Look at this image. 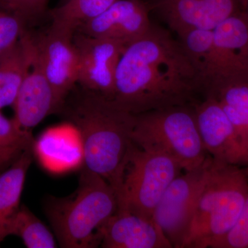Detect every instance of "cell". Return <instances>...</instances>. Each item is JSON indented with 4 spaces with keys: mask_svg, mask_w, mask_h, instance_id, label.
Segmentation results:
<instances>
[{
    "mask_svg": "<svg viewBox=\"0 0 248 248\" xmlns=\"http://www.w3.org/2000/svg\"><path fill=\"white\" fill-rule=\"evenodd\" d=\"M248 197L247 170L211 157L184 248H211L234 226Z\"/></svg>",
    "mask_w": 248,
    "mask_h": 248,
    "instance_id": "277c9868",
    "label": "cell"
},
{
    "mask_svg": "<svg viewBox=\"0 0 248 248\" xmlns=\"http://www.w3.org/2000/svg\"><path fill=\"white\" fill-rule=\"evenodd\" d=\"M73 40L79 59L78 84L110 99L117 66L126 46L79 32H75Z\"/></svg>",
    "mask_w": 248,
    "mask_h": 248,
    "instance_id": "8fae6325",
    "label": "cell"
},
{
    "mask_svg": "<svg viewBox=\"0 0 248 248\" xmlns=\"http://www.w3.org/2000/svg\"><path fill=\"white\" fill-rule=\"evenodd\" d=\"M202 93L198 76L179 40L152 26L126 46L116 71L109 100L133 115L195 104Z\"/></svg>",
    "mask_w": 248,
    "mask_h": 248,
    "instance_id": "6da1fadb",
    "label": "cell"
},
{
    "mask_svg": "<svg viewBox=\"0 0 248 248\" xmlns=\"http://www.w3.org/2000/svg\"><path fill=\"white\" fill-rule=\"evenodd\" d=\"M116 0H65L50 12L52 24L76 32L106 11Z\"/></svg>",
    "mask_w": 248,
    "mask_h": 248,
    "instance_id": "d6986e66",
    "label": "cell"
},
{
    "mask_svg": "<svg viewBox=\"0 0 248 248\" xmlns=\"http://www.w3.org/2000/svg\"><path fill=\"white\" fill-rule=\"evenodd\" d=\"M11 235L19 236L29 248H56L53 235L30 210L22 205L15 218Z\"/></svg>",
    "mask_w": 248,
    "mask_h": 248,
    "instance_id": "7402d4cb",
    "label": "cell"
},
{
    "mask_svg": "<svg viewBox=\"0 0 248 248\" xmlns=\"http://www.w3.org/2000/svg\"><path fill=\"white\" fill-rule=\"evenodd\" d=\"M34 143L31 132L22 130L14 119L9 120L0 112V174Z\"/></svg>",
    "mask_w": 248,
    "mask_h": 248,
    "instance_id": "44dd1931",
    "label": "cell"
},
{
    "mask_svg": "<svg viewBox=\"0 0 248 248\" xmlns=\"http://www.w3.org/2000/svg\"><path fill=\"white\" fill-rule=\"evenodd\" d=\"M117 210L113 187L86 169L74 193L66 198H53L46 208L60 246L66 248L100 246L101 229Z\"/></svg>",
    "mask_w": 248,
    "mask_h": 248,
    "instance_id": "3957f363",
    "label": "cell"
},
{
    "mask_svg": "<svg viewBox=\"0 0 248 248\" xmlns=\"http://www.w3.org/2000/svg\"><path fill=\"white\" fill-rule=\"evenodd\" d=\"M34 48V36L27 31L17 45L0 57V110L14 107L27 76Z\"/></svg>",
    "mask_w": 248,
    "mask_h": 248,
    "instance_id": "e0dca14e",
    "label": "cell"
},
{
    "mask_svg": "<svg viewBox=\"0 0 248 248\" xmlns=\"http://www.w3.org/2000/svg\"><path fill=\"white\" fill-rule=\"evenodd\" d=\"M104 248H172L164 232L153 219L117 210L100 231Z\"/></svg>",
    "mask_w": 248,
    "mask_h": 248,
    "instance_id": "9a60e30c",
    "label": "cell"
},
{
    "mask_svg": "<svg viewBox=\"0 0 248 248\" xmlns=\"http://www.w3.org/2000/svg\"><path fill=\"white\" fill-rule=\"evenodd\" d=\"M214 48L210 95L226 85L248 84V17L242 11L213 30Z\"/></svg>",
    "mask_w": 248,
    "mask_h": 248,
    "instance_id": "ba28073f",
    "label": "cell"
},
{
    "mask_svg": "<svg viewBox=\"0 0 248 248\" xmlns=\"http://www.w3.org/2000/svg\"><path fill=\"white\" fill-rule=\"evenodd\" d=\"M195 68L204 95L211 83L214 48L213 30L197 29L178 36Z\"/></svg>",
    "mask_w": 248,
    "mask_h": 248,
    "instance_id": "ac0fdd59",
    "label": "cell"
},
{
    "mask_svg": "<svg viewBox=\"0 0 248 248\" xmlns=\"http://www.w3.org/2000/svg\"><path fill=\"white\" fill-rule=\"evenodd\" d=\"M211 156L200 167L186 171L171 182L155 208L153 218L172 248H184L205 180Z\"/></svg>",
    "mask_w": 248,
    "mask_h": 248,
    "instance_id": "52a82bcc",
    "label": "cell"
},
{
    "mask_svg": "<svg viewBox=\"0 0 248 248\" xmlns=\"http://www.w3.org/2000/svg\"><path fill=\"white\" fill-rule=\"evenodd\" d=\"M74 34L52 24L44 35L35 37L42 68L60 108L78 84L79 59Z\"/></svg>",
    "mask_w": 248,
    "mask_h": 248,
    "instance_id": "9c48e42d",
    "label": "cell"
},
{
    "mask_svg": "<svg viewBox=\"0 0 248 248\" xmlns=\"http://www.w3.org/2000/svg\"><path fill=\"white\" fill-rule=\"evenodd\" d=\"M14 120L24 131L45 120L60 108L55 94L42 68L34 37V48L29 71L18 93L14 107Z\"/></svg>",
    "mask_w": 248,
    "mask_h": 248,
    "instance_id": "5bb4252c",
    "label": "cell"
},
{
    "mask_svg": "<svg viewBox=\"0 0 248 248\" xmlns=\"http://www.w3.org/2000/svg\"><path fill=\"white\" fill-rule=\"evenodd\" d=\"M152 26L149 11L141 0H116L106 11L77 31L128 46L144 35Z\"/></svg>",
    "mask_w": 248,
    "mask_h": 248,
    "instance_id": "4fadbf2b",
    "label": "cell"
},
{
    "mask_svg": "<svg viewBox=\"0 0 248 248\" xmlns=\"http://www.w3.org/2000/svg\"><path fill=\"white\" fill-rule=\"evenodd\" d=\"M154 7L178 36L197 29L214 30L242 11L240 0H155Z\"/></svg>",
    "mask_w": 248,
    "mask_h": 248,
    "instance_id": "7c38bea8",
    "label": "cell"
},
{
    "mask_svg": "<svg viewBox=\"0 0 248 248\" xmlns=\"http://www.w3.org/2000/svg\"><path fill=\"white\" fill-rule=\"evenodd\" d=\"M34 146L28 148L9 169L0 174V244L11 235V228L20 209V200Z\"/></svg>",
    "mask_w": 248,
    "mask_h": 248,
    "instance_id": "2e32d148",
    "label": "cell"
},
{
    "mask_svg": "<svg viewBox=\"0 0 248 248\" xmlns=\"http://www.w3.org/2000/svg\"><path fill=\"white\" fill-rule=\"evenodd\" d=\"M183 170L166 155L143 151L133 143L116 190L118 210L153 219L165 191Z\"/></svg>",
    "mask_w": 248,
    "mask_h": 248,
    "instance_id": "8992f818",
    "label": "cell"
},
{
    "mask_svg": "<svg viewBox=\"0 0 248 248\" xmlns=\"http://www.w3.org/2000/svg\"><path fill=\"white\" fill-rule=\"evenodd\" d=\"M62 107L79 130L85 169L104 178L116 192L133 146L135 115L84 88L73 102Z\"/></svg>",
    "mask_w": 248,
    "mask_h": 248,
    "instance_id": "7a4b0ae2",
    "label": "cell"
},
{
    "mask_svg": "<svg viewBox=\"0 0 248 248\" xmlns=\"http://www.w3.org/2000/svg\"><path fill=\"white\" fill-rule=\"evenodd\" d=\"M244 1H245V0H241V8H242V5H243V4H244Z\"/></svg>",
    "mask_w": 248,
    "mask_h": 248,
    "instance_id": "83f0119b",
    "label": "cell"
},
{
    "mask_svg": "<svg viewBox=\"0 0 248 248\" xmlns=\"http://www.w3.org/2000/svg\"><path fill=\"white\" fill-rule=\"evenodd\" d=\"M47 0H24L22 15L27 18L29 16L39 14L45 8Z\"/></svg>",
    "mask_w": 248,
    "mask_h": 248,
    "instance_id": "d4e9b609",
    "label": "cell"
},
{
    "mask_svg": "<svg viewBox=\"0 0 248 248\" xmlns=\"http://www.w3.org/2000/svg\"><path fill=\"white\" fill-rule=\"evenodd\" d=\"M211 248H248V197L234 226Z\"/></svg>",
    "mask_w": 248,
    "mask_h": 248,
    "instance_id": "cb8c5ba5",
    "label": "cell"
},
{
    "mask_svg": "<svg viewBox=\"0 0 248 248\" xmlns=\"http://www.w3.org/2000/svg\"><path fill=\"white\" fill-rule=\"evenodd\" d=\"M242 11L248 17V0H245L244 4L242 5Z\"/></svg>",
    "mask_w": 248,
    "mask_h": 248,
    "instance_id": "4316f807",
    "label": "cell"
},
{
    "mask_svg": "<svg viewBox=\"0 0 248 248\" xmlns=\"http://www.w3.org/2000/svg\"><path fill=\"white\" fill-rule=\"evenodd\" d=\"M25 18L0 3V57L17 45L25 32Z\"/></svg>",
    "mask_w": 248,
    "mask_h": 248,
    "instance_id": "603a6c76",
    "label": "cell"
},
{
    "mask_svg": "<svg viewBox=\"0 0 248 248\" xmlns=\"http://www.w3.org/2000/svg\"><path fill=\"white\" fill-rule=\"evenodd\" d=\"M194 104L203 146L215 161L248 167V150L217 98L204 96Z\"/></svg>",
    "mask_w": 248,
    "mask_h": 248,
    "instance_id": "30bf717a",
    "label": "cell"
},
{
    "mask_svg": "<svg viewBox=\"0 0 248 248\" xmlns=\"http://www.w3.org/2000/svg\"><path fill=\"white\" fill-rule=\"evenodd\" d=\"M23 2L24 0H0L1 4L20 15H22Z\"/></svg>",
    "mask_w": 248,
    "mask_h": 248,
    "instance_id": "484cf974",
    "label": "cell"
},
{
    "mask_svg": "<svg viewBox=\"0 0 248 248\" xmlns=\"http://www.w3.org/2000/svg\"><path fill=\"white\" fill-rule=\"evenodd\" d=\"M217 98L243 141L248 142V84L234 83L211 94Z\"/></svg>",
    "mask_w": 248,
    "mask_h": 248,
    "instance_id": "ffe728a7",
    "label": "cell"
},
{
    "mask_svg": "<svg viewBox=\"0 0 248 248\" xmlns=\"http://www.w3.org/2000/svg\"><path fill=\"white\" fill-rule=\"evenodd\" d=\"M131 138L135 146L169 156L185 171L200 167L210 156L202 141L194 104L135 115Z\"/></svg>",
    "mask_w": 248,
    "mask_h": 248,
    "instance_id": "5b68a950",
    "label": "cell"
}]
</instances>
